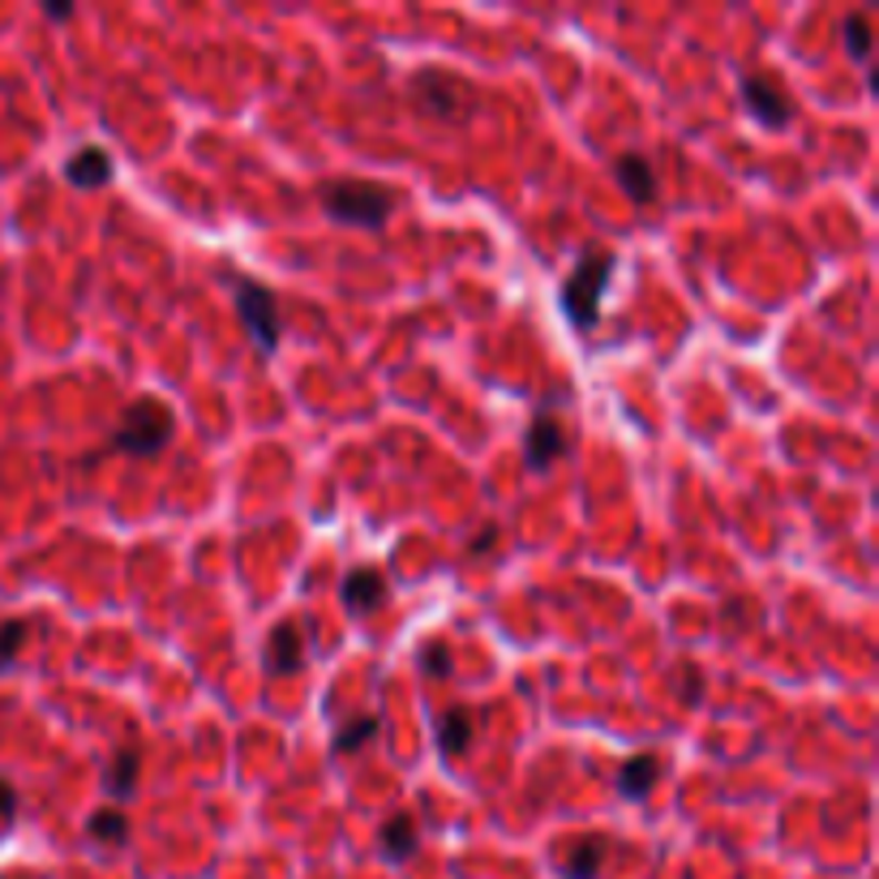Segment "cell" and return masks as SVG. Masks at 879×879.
<instances>
[{
  "mask_svg": "<svg viewBox=\"0 0 879 879\" xmlns=\"http://www.w3.org/2000/svg\"><path fill=\"white\" fill-rule=\"evenodd\" d=\"M318 202H323L326 219L344 224V228H365L382 232L391 224L399 197L395 190L378 185V181H357V176H335L318 185Z\"/></svg>",
  "mask_w": 879,
  "mask_h": 879,
  "instance_id": "6da1fadb",
  "label": "cell"
},
{
  "mask_svg": "<svg viewBox=\"0 0 879 879\" xmlns=\"http://www.w3.org/2000/svg\"><path fill=\"white\" fill-rule=\"evenodd\" d=\"M619 266V254L610 245H584V254L575 258L571 275L562 279L558 288V305H562V318L575 326V330H592L601 323V296L610 288V275Z\"/></svg>",
  "mask_w": 879,
  "mask_h": 879,
  "instance_id": "7a4b0ae2",
  "label": "cell"
},
{
  "mask_svg": "<svg viewBox=\"0 0 879 879\" xmlns=\"http://www.w3.org/2000/svg\"><path fill=\"white\" fill-rule=\"evenodd\" d=\"M172 433H176V412L163 399L142 395L121 412V421L112 429V447L133 459H155L172 442Z\"/></svg>",
  "mask_w": 879,
  "mask_h": 879,
  "instance_id": "3957f363",
  "label": "cell"
},
{
  "mask_svg": "<svg viewBox=\"0 0 879 879\" xmlns=\"http://www.w3.org/2000/svg\"><path fill=\"white\" fill-rule=\"evenodd\" d=\"M232 279V305H236V318L249 330L254 348L262 357H275L279 339H284V314H279V296L270 293L266 284L241 275V270H228Z\"/></svg>",
  "mask_w": 879,
  "mask_h": 879,
  "instance_id": "277c9868",
  "label": "cell"
},
{
  "mask_svg": "<svg viewBox=\"0 0 879 879\" xmlns=\"http://www.w3.org/2000/svg\"><path fill=\"white\" fill-rule=\"evenodd\" d=\"M412 99L421 103V112L433 116V121H463L468 108H472V86L459 73H451V69L425 65L412 78Z\"/></svg>",
  "mask_w": 879,
  "mask_h": 879,
  "instance_id": "5b68a950",
  "label": "cell"
},
{
  "mask_svg": "<svg viewBox=\"0 0 879 879\" xmlns=\"http://www.w3.org/2000/svg\"><path fill=\"white\" fill-rule=\"evenodd\" d=\"M738 95H743L747 116L759 121L764 130H785L794 121V99H789V91H785L773 73H747L743 86H738Z\"/></svg>",
  "mask_w": 879,
  "mask_h": 879,
  "instance_id": "8992f818",
  "label": "cell"
},
{
  "mask_svg": "<svg viewBox=\"0 0 879 879\" xmlns=\"http://www.w3.org/2000/svg\"><path fill=\"white\" fill-rule=\"evenodd\" d=\"M262 670L270 678H293L305 670V626L296 619H284L270 626L266 644H262Z\"/></svg>",
  "mask_w": 879,
  "mask_h": 879,
  "instance_id": "52a82bcc",
  "label": "cell"
},
{
  "mask_svg": "<svg viewBox=\"0 0 879 879\" xmlns=\"http://www.w3.org/2000/svg\"><path fill=\"white\" fill-rule=\"evenodd\" d=\"M339 601H344V610L352 614V619H374L378 610H387V601H391V584H387V575L378 571V566H352L348 575H344V584H339Z\"/></svg>",
  "mask_w": 879,
  "mask_h": 879,
  "instance_id": "ba28073f",
  "label": "cell"
},
{
  "mask_svg": "<svg viewBox=\"0 0 879 879\" xmlns=\"http://www.w3.org/2000/svg\"><path fill=\"white\" fill-rule=\"evenodd\" d=\"M566 456V429L550 417V412H536L528 429H523V459L532 472H550L558 459Z\"/></svg>",
  "mask_w": 879,
  "mask_h": 879,
  "instance_id": "9c48e42d",
  "label": "cell"
},
{
  "mask_svg": "<svg viewBox=\"0 0 879 879\" xmlns=\"http://www.w3.org/2000/svg\"><path fill=\"white\" fill-rule=\"evenodd\" d=\"M661 777H665V764H661L656 750L626 755V764L619 768V794L626 803H640V798H648L652 789L661 785Z\"/></svg>",
  "mask_w": 879,
  "mask_h": 879,
  "instance_id": "30bf717a",
  "label": "cell"
},
{
  "mask_svg": "<svg viewBox=\"0 0 879 879\" xmlns=\"http://www.w3.org/2000/svg\"><path fill=\"white\" fill-rule=\"evenodd\" d=\"M614 181L622 185V194L631 197L635 206H652L656 202V172H652L648 155H640V151H626L614 160Z\"/></svg>",
  "mask_w": 879,
  "mask_h": 879,
  "instance_id": "8fae6325",
  "label": "cell"
},
{
  "mask_svg": "<svg viewBox=\"0 0 879 879\" xmlns=\"http://www.w3.org/2000/svg\"><path fill=\"white\" fill-rule=\"evenodd\" d=\"M378 846H382V858H391V862H408V858H417V849H421L417 815L412 811L387 815V824L378 828Z\"/></svg>",
  "mask_w": 879,
  "mask_h": 879,
  "instance_id": "7c38bea8",
  "label": "cell"
},
{
  "mask_svg": "<svg viewBox=\"0 0 879 879\" xmlns=\"http://www.w3.org/2000/svg\"><path fill=\"white\" fill-rule=\"evenodd\" d=\"M605 854H610V841L601 832H584L566 846V858H562V876L566 879H596L601 867H605Z\"/></svg>",
  "mask_w": 879,
  "mask_h": 879,
  "instance_id": "4fadbf2b",
  "label": "cell"
},
{
  "mask_svg": "<svg viewBox=\"0 0 879 879\" xmlns=\"http://www.w3.org/2000/svg\"><path fill=\"white\" fill-rule=\"evenodd\" d=\"M65 181L73 190H103L112 181V155L103 146H82L65 163Z\"/></svg>",
  "mask_w": 879,
  "mask_h": 879,
  "instance_id": "5bb4252c",
  "label": "cell"
},
{
  "mask_svg": "<svg viewBox=\"0 0 879 879\" xmlns=\"http://www.w3.org/2000/svg\"><path fill=\"white\" fill-rule=\"evenodd\" d=\"M472 747V713L468 704H451L442 717H438V750L447 759H456L463 750Z\"/></svg>",
  "mask_w": 879,
  "mask_h": 879,
  "instance_id": "9a60e30c",
  "label": "cell"
},
{
  "mask_svg": "<svg viewBox=\"0 0 879 879\" xmlns=\"http://www.w3.org/2000/svg\"><path fill=\"white\" fill-rule=\"evenodd\" d=\"M137 777H142V755L133 747H125L112 755V764H108V773H103V789H108L112 798H133V794H137Z\"/></svg>",
  "mask_w": 879,
  "mask_h": 879,
  "instance_id": "2e32d148",
  "label": "cell"
},
{
  "mask_svg": "<svg viewBox=\"0 0 879 879\" xmlns=\"http://www.w3.org/2000/svg\"><path fill=\"white\" fill-rule=\"evenodd\" d=\"M374 738H378V717H374V713H360V717L344 720V725L335 729L330 750H335V755H352V750H360L365 743H374Z\"/></svg>",
  "mask_w": 879,
  "mask_h": 879,
  "instance_id": "e0dca14e",
  "label": "cell"
},
{
  "mask_svg": "<svg viewBox=\"0 0 879 879\" xmlns=\"http://www.w3.org/2000/svg\"><path fill=\"white\" fill-rule=\"evenodd\" d=\"M86 832H91V841H99V846H125L130 841V819H125V811H116V807H103V811H91Z\"/></svg>",
  "mask_w": 879,
  "mask_h": 879,
  "instance_id": "ac0fdd59",
  "label": "cell"
},
{
  "mask_svg": "<svg viewBox=\"0 0 879 879\" xmlns=\"http://www.w3.org/2000/svg\"><path fill=\"white\" fill-rule=\"evenodd\" d=\"M841 39H846L849 57L854 61H871V48H876V34H871V18L867 13H849L841 22Z\"/></svg>",
  "mask_w": 879,
  "mask_h": 879,
  "instance_id": "d6986e66",
  "label": "cell"
},
{
  "mask_svg": "<svg viewBox=\"0 0 879 879\" xmlns=\"http://www.w3.org/2000/svg\"><path fill=\"white\" fill-rule=\"evenodd\" d=\"M417 665H421V674L438 678V683L456 678V656H451V648H447L442 640H429V644L417 652Z\"/></svg>",
  "mask_w": 879,
  "mask_h": 879,
  "instance_id": "ffe728a7",
  "label": "cell"
},
{
  "mask_svg": "<svg viewBox=\"0 0 879 879\" xmlns=\"http://www.w3.org/2000/svg\"><path fill=\"white\" fill-rule=\"evenodd\" d=\"M22 640H27V622H4V626H0V674H4V670H9V665H13V661H18V648H22Z\"/></svg>",
  "mask_w": 879,
  "mask_h": 879,
  "instance_id": "44dd1931",
  "label": "cell"
},
{
  "mask_svg": "<svg viewBox=\"0 0 879 879\" xmlns=\"http://www.w3.org/2000/svg\"><path fill=\"white\" fill-rule=\"evenodd\" d=\"M13 815H18V789L0 781V819H13Z\"/></svg>",
  "mask_w": 879,
  "mask_h": 879,
  "instance_id": "7402d4cb",
  "label": "cell"
},
{
  "mask_svg": "<svg viewBox=\"0 0 879 879\" xmlns=\"http://www.w3.org/2000/svg\"><path fill=\"white\" fill-rule=\"evenodd\" d=\"M493 541H498V528L489 523V528H481V532L472 536V545H468V550H472V554H486V550H489V545H493Z\"/></svg>",
  "mask_w": 879,
  "mask_h": 879,
  "instance_id": "603a6c76",
  "label": "cell"
},
{
  "mask_svg": "<svg viewBox=\"0 0 879 879\" xmlns=\"http://www.w3.org/2000/svg\"><path fill=\"white\" fill-rule=\"evenodd\" d=\"M43 13H48L52 22H69V18H73V4H57V0H48V4H43Z\"/></svg>",
  "mask_w": 879,
  "mask_h": 879,
  "instance_id": "cb8c5ba5",
  "label": "cell"
}]
</instances>
